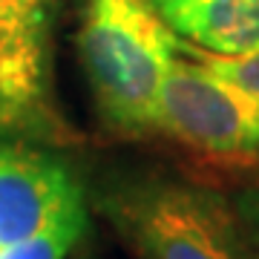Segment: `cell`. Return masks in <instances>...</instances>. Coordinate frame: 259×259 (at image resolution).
I'll return each instance as SVG.
<instances>
[{
  "instance_id": "obj_7",
  "label": "cell",
  "mask_w": 259,
  "mask_h": 259,
  "mask_svg": "<svg viewBox=\"0 0 259 259\" xmlns=\"http://www.w3.org/2000/svg\"><path fill=\"white\" fill-rule=\"evenodd\" d=\"M83 231H87V204L81 199L55 213L32 236L3 248L0 259H66Z\"/></svg>"
},
{
  "instance_id": "obj_10",
  "label": "cell",
  "mask_w": 259,
  "mask_h": 259,
  "mask_svg": "<svg viewBox=\"0 0 259 259\" xmlns=\"http://www.w3.org/2000/svg\"><path fill=\"white\" fill-rule=\"evenodd\" d=\"M233 204H236V213H239L242 225L248 231L253 248H256L259 256V182H250V185H242L239 190L231 193Z\"/></svg>"
},
{
  "instance_id": "obj_6",
  "label": "cell",
  "mask_w": 259,
  "mask_h": 259,
  "mask_svg": "<svg viewBox=\"0 0 259 259\" xmlns=\"http://www.w3.org/2000/svg\"><path fill=\"white\" fill-rule=\"evenodd\" d=\"M185 44L216 55L259 49V0H153Z\"/></svg>"
},
{
  "instance_id": "obj_4",
  "label": "cell",
  "mask_w": 259,
  "mask_h": 259,
  "mask_svg": "<svg viewBox=\"0 0 259 259\" xmlns=\"http://www.w3.org/2000/svg\"><path fill=\"white\" fill-rule=\"evenodd\" d=\"M83 199V187L52 150L0 136V250L32 236Z\"/></svg>"
},
{
  "instance_id": "obj_8",
  "label": "cell",
  "mask_w": 259,
  "mask_h": 259,
  "mask_svg": "<svg viewBox=\"0 0 259 259\" xmlns=\"http://www.w3.org/2000/svg\"><path fill=\"white\" fill-rule=\"evenodd\" d=\"M179 52L187 58H193V61H199L216 78H222L225 83H231V87H236V90L248 93L250 98L259 101V49L245 52V55H216V52L199 49L193 44H185L179 37Z\"/></svg>"
},
{
  "instance_id": "obj_1",
  "label": "cell",
  "mask_w": 259,
  "mask_h": 259,
  "mask_svg": "<svg viewBox=\"0 0 259 259\" xmlns=\"http://www.w3.org/2000/svg\"><path fill=\"white\" fill-rule=\"evenodd\" d=\"M95 207L136 259H259L231 193L196 179L115 176L95 190Z\"/></svg>"
},
{
  "instance_id": "obj_5",
  "label": "cell",
  "mask_w": 259,
  "mask_h": 259,
  "mask_svg": "<svg viewBox=\"0 0 259 259\" xmlns=\"http://www.w3.org/2000/svg\"><path fill=\"white\" fill-rule=\"evenodd\" d=\"M0 136L61 144L64 121L52 107L49 32L0 23Z\"/></svg>"
},
{
  "instance_id": "obj_9",
  "label": "cell",
  "mask_w": 259,
  "mask_h": 259,
  "mask_svg": "<svg viewBox=\"0 0 259 259\" xmlns=\"http://www.w3.org/2000/svg\"><path fill=\"white\" fill-rule=\"evenodd\" d=\"M58 0H0V23L49 32Z\"/></svg>"
},
{
  "instance_id": "obj_2",
  "label": "cell",
  "mask_w": 259,
  "mask_h": 259,
  "mask_svg": "<svg viewBox=\"0 0 259 259\" xmlns=\"http://www.w3.org/2000/svg\"><path fill=\"white\" fill-rule=\"evenodd\" d=\"M179 55V35L153 0H90L78 58L98 118L121 136L156 133L158 93Z\"/></svg>"
},
{
  "instance_id": "obj_3",
  "label": "cell",
  "mask_w": 259,
  "mask_h": 259,
  "mask_svg": "<svg viewBox=\"0 0 259 259\" xmlns=\"http://www.w3.org/2000/svg\"><path fill=\"white\" fill-rule=\"evenodd\" d=\"M156 133L222 161H259V101L176 55L158 93Z\"/></svg>"
}]
</instances>
